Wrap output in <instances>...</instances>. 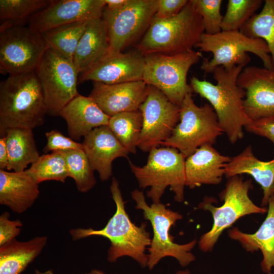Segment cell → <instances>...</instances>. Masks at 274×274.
Masks as SVG:
<instances>
[{
	"label": "cell",
	"mask_w": 274,
	"mask_h": 274,
	"mask_svg": "<svg viewBox=\"0 0 274 274\" xmlns=\"http://www.w3.org/2000/svg\"><path fill=\"white\" fill-rule=\"evenodd\" d=\"M116 211L106 226L100 229L77 228L71 229L70 233L76 241L92 236L108 238L111 245L108 250L107 260L114 263L122 257H129L135 261L142 268L148 264V250L151 242L147 224L140 226L133 223L127 213L125 202L117 180L113 177L110 187Z\"/></svg>",
	"instance_id": "cell-1"
},
{
	"label": "cell",
	"mask_w": 274,
	"mask_h": 274,
	"mask_svg": "<svg viewBox=\"0 0 274 274\" xmlns=\"http://www.w3.org/2000/svg\"><path fill=\"white\" fill-rule=\"evenodd\" d=\"M243 68L239 65L217 67L212 73L216 84L195 77L190 80L193 92L209 102L224 133L232 144L243 138V128L252 122L244 108L245 91L237 84Z\"/></svg>",
	"instance_id": "cell-2"
},
{
	"label": "cell",
	"mask_w": 274,
	"mask_h": 274,
	"mask_svg": "<svg viewBox=\"0 0 274 274\" xmlns=\"http://www.w3.org/2000/svg\"><path fill=\"white\" fill-rule=\"evenodd\" d=\"M47 110L36 72L9 75L0 84V132L11 128L33 129L44 124Z\"/></svg>",
	"instance_id": "cell-3"
},
{
	"label": "cell",
	"mask_w": 274,
	"mask_h": 274,
	"mask_svg": "<svg viewBox=\"0 0 274 274\" xmlns=\"http://www.w3.org/2000/svg\"><path fill=\"white\" fill-rule=\"evenodd\" d=\"M204 32L201 17L189 1L174 16L166 19L154 16L136 48L144 56L177 54L192 50Z\"/></svg>",
	"instance_id": "cell-4"
},
{
	"label": "cell",
	"mask_w": 274,
	"mask_h": 274,
	"mask_svg": "<svg viewBox=\"0 0 274 274\" xmlns=\"http://www.w3.org/2000/svg\"><path fill=\"white\" fill-rule=\"evenodd\" d=\"M131 195L135 202V208L142 211L145 219L150 222L153 229V237L148 249L147 267L153 269L161 260L167 257L174 258L182 267L193 262L195 257L191 251L197 240L179 244L174 242L170 233L171 228L175 226L177 221L182 219L183 216L167 208L161 202L148 205L143 191L135 189Z\"/></svg>",
	"instance_id": "cell-5"
},
{
	"label": "cell",
	"mask_w": 274,
	"mask_h": 274,
	"mask_svg": "<svg viewBox=\"0 0 274 274\" xmlns=\"http://www.w3.org/2000/svg\"><path fill=\"white\" fill-rule=\"evenodd\" d=\"M149 152L147 163L143 166L129 161V167L139 187H150L146 195L153 203L161 202L168 187L174 193L175 200L183 202L186 157L178 149L169 147L156 148Z\"/></svg>",
	"instance_id": "cell-6"
},
{
	"label": "cell",
	"mask_w": 274,
	"mask_h": 274,
	"mask_svg": "<svg viewBox=\"0 0 274 274\" xmlns=\"http://www.w3.org/2000/svg\"><path fill=\"white\" fill-rule=\"evenodd\" d=\"M252 187L251 179L245 180L241 175L234 176L228 179L219 194L223 200L222 206H214L208 197L198 204V209L210 212L213 218L211 229L203 234L198 242L202 252L211 251L223 232L241 217L267 212L265 207L257 206L250 199L249 192Z\"/></svg>",
	"instance_id": "cell-7"
},
{
	"label": "cell",
	"mask_w": 274,
	"mask_h": 274,
	"mask_svg": "<svg viewBox=\"0 0 274 274\" xmlns=\"http://www.w3.org/2000/svg\"><path fill=\"white\" fill-rule=\"evenodd\" d=\"M196 47L200 51L211 52L213 58L204 59L201 69L206 73H213L215 68H226L239 65L243 67L251 61L248 52L257 56L264 67L272 68L269 49L261 39L250 38L240 30L223 31L214 35L204 32Z\"/></svg>",
	"instance_id": "cell-8"
},
{
	"label": "cell",
	"mask_w": 274,
	"mask_h": 274,
	"mask_svg": "<svg viewBox=\"0 0 274 274\" xmlns=\"http://www.w3.org/2000/svg\"><path fill=\"white\" fill-rule=\"evenodd\" d=\"M223 133L211 105L199 107L192 94H189L180 106L179 123L169 138L161 145L176 148L187 158L201 146L213 145Z\"/></svg>",
	"instance_id": "cell-9"
},
{
	"label": "cell",
	"mask_w": 274,
	"mask_h": 274,
	"mask_svg": "<svg viewBox=\"0 0 274 274\" xmlns=\"http://www.w3.org/2000/svg\"><path fill=\"white\" fill-rule=\"evenodd\" d=\"M202 57L200 51L193 50L174 55H145L143 80L160 90L171 102L180 107L186 96L193 92L187 82L189 70Z\"/></svg>",
	"instance_id": "cell-10"
},
{
	"label": "cell",
	"mask_w": 274,
	"mask_h": 274,
	"mask_svg": "<svg viewBox=\"0 0 274 274\" xmlns=\"http://www.w3.org/2000/svg\"><path fill=\"white\" fill-rule=\"evenodd\" d=\"M36 72L43 92L47 114L60 116L65 106L79 94V73L73 60L48 48Z\"/></svg>",
	"instance_id": "cell-11"
},
{
	"label": "cell",
	"mask_w": 274,
	"mask_h": 274,
	"mask_svg": "<svg viewBox=\"0 0 274 274\" xmlns=\"http://www.w3.org/2000/svg\"><path fill=\"white\" fill-rule=\"evenodd\" d=\"M48 48L40 32L27 25L0 32V70L9 75L35 72Z\"/></svg>",
	"instance_id": "cell-12"
},
{
	"label": "cell",
	"mask_w": 274,
	"mask_h": 274,
	"mask_svg": "<svg viewBox=\"0 0 274 274\" xmlns=\"http://www.w3.org/2000/svg\"><path fill=\"white\" fill-rule=\"evenodd\" d=\"M157 0H129L122 8H105V21L110 45V53L121 52L145 33L155 14Z\"/></svg>",
	"instance_id": "cell-13"
},
{
	"label": "cell",
	"mask_w": 274,
	"mask_h": 274,
	"mask_svg": "<svg viewBox=\"0 0 274 274\" xmlns=\"http://www.w3.org/2000/svg\"><path fill=\"white\" fill-rule=\"evenodd\" d=\"M139 110L143 117L138 148L149 152L166 141L180 120V107L157 88L148 85L147 97Z\"/></svg>",
	"instance_id": "cell-14"
},
{
	"label": "cell",
	"mask_w": 274,
	"mask_h": 274,
	"mask_svg": "<svg viewBox=\"0 0 274 274\" xmlns=\"http://www.w3.org/2000/svg\"><path fill=\"white\" fill-rule=\"evenodd\" d=\"M245 91V111L252 121L274 118V69L244 67L237 78Z\"/></svg>",
	"instance_id": "cell-15"
},
{
	"label": "cell",
	"mask_w": 274,
	"mask_h": 274,
	"mask_svg": "<svg viewBox=\"0 0 274 274\" xmlns=\"http://www.w3.org/2000/svg\"><path fill=\"white\" fill-rule=\"evenodd\" d=\"M105 0H52L30 19L28 25L41 33L79 21L102 17Z\"/></svg>",
	"instance_id": "cell-16"
},
{
	"label": "cell",
	"mask_w": 274,
	"mask_h": 274,
	"mask_svg": "<svg viewBox=\"0 0 274 274\" xmlns=\"http://www.w3.org/2000/svg\"><path fill=\"white\" fill-rule=\"evenodd\" d=\"M145 56L138 50L109 53L88 71L81 74L79 82L113 84L143 80Z\"/></svg>",
	"instance_id": "cell-17"
},
{
	"label": "cell",
	"mask_w": 274,
	"mask_h": 274,
	"mask_svg": "<svg viewBox=\"0 0 274 274\" xmlns=\"http://www.w3.org/2000/svg\"><path fill=\"white\" fill-rule=\"evenodd\" d=\"M148 92L143 81L113 84L93 82L89 95L109 117L116 114L139 110Z\"/></svg>",
	"instance_id": "cell-18"
},
{
	"label": "cell",
	"mask_w": 274,
	"mask_h": 274,
	"mask_svg": "<svg viewBox=\"0 0 274 274\" xmlns=\"http://www.w3.org/2000/svg\"><path fill=\"white\" fill-rule=\"evenodd\" d=\"M90 165L102 181L112 176V163L119 157L127 158L129 152L122 145L108 125L93 129L82 143Z\"/></svg>",
	"instance_id": "cell-19"
},
{
	"label": "cell",
	"mask_w": 274,
	"mask_h": 274,
	"mask_svg": "<svg viewBox=\"0 0 274 274\" xmlns=\"http://www.w3.org/2000/svg\"><path fill=\"white\" fill-rule=\"evenodd\" d=\"M230 158L220 154L212 145L199 147L186 158V186L192 189L202 185L220 184L225 176V167Z\"/></svg>",
	"instance_id": "cell-20"
},
{
	"label": "cell",
	"mask_w": 274,
	"mask_h": 274,
	"mask_svg": "<svg viewBox=\"0 0 274 274\" xmlns=\"http://www.w3.org/2000/svg\"><path fill=\"white\" fill-rule=\"evenodd\" d=\"M60 116L66 121L70 138L75 141L95 128L108 125L110 118L91 97L80 94L65 106Z\"/></svg>",
	"instance_id": "cell-21"
},
{
	"label": "cell",
	"mask_w": 274,
	"mask_h": 274,
	"mask_svg": "<svg viewBox=\"0 0 274 274\" xmlns=\"http://www.w3.org/2000/svg\"><path fill=\"white\" fill-rule=\"evenodd\" d=\"M40 194L39 184L26 171L0 169V204L21 214L29 209Z\"/></svg>",
	"instance_id": "cell-22"
},
{
	"label": "cell",
	"mask_w": 274,
	"mask_h": 274,
	"mask_svg": "<svg viewBox=\"0 0 274 274\" xmlns=\"http://www.w3.org/2000/svg\"><path fill=\"white\" fill-rule=\"evenodd\" d=\"M267 215L256 231L247 233L234 227L228 231V236L237 241L249 252L261 251L262 271L268 273L274 267V195L268 200Z\"/></svg>",
	"instance_id": "cell-23"
},
{
	"label": "cell",
	"mask_w": 274,
	"mask_h": 274,
	"mask_svg": "<svg viewBox=\"0 0 274 274\" xmlns=\"http://www.w3.org/2000/svg\"><path fill=\"white\" fill-rule=\"evenodd\" d=\"M242 174L251 176L260 185L263 191L261 207L268 205L269 198L274 195V159L267 161L258 159L249 145L231 157L225 167L227 179Z\"/></svg>",
	"instance_id": "cell-24"
},
{
	"label": "cell",
	"mask_w": 274,
	"mask_h": 274,
	"mask_svg": "<svg viewBox=\"0 0 274 274\" xmlns=\"http://www.w3.org/2000/svg\"><path fill=\"white\" fill-rule=\"evenodd\" d=\"M110 45L106 23L102 18L89 21L73 57L79 74H82L110 53Z\"/></svg>",
	"instance_id": "cell-25"
},
{
	"label": "cell",
	"mask_w": 274,
	"mask_h": 274,
	"mask_svg": "<svg viewBox=\"0 0 274 274\" xmlns=\"http://www.w3.org/2000/svg\"><path fill=\"white\" fill-rule=\"evenodd\" d=\"M46 236L20 242L16 238L0 246V274H20L42 252Z\"/></svg>",
	"instance_id": "cell-26"
},
{
	"label": "cell",
	"mask_w": 274,
	"mask_h": 274,
	"mask_svg": "<svg viewBox=\"0 0 274 274\" xmlns=\"http://www.w3.org/2000/svg\"><path fill=\"white\" fill-rule=\"evenodd\" d=\"M5 135L9 159L7 170L24 172L29 164L31 165L39 158L32 129L11 128L6 131Z\"/></svg>",
	"instance_id": "cell-27"
},
{
	"label": "cell",
	"mask_w": 274,
	"mask_h": 274,
	"mask_svg": "<svg viewBox=\"0 0 274 274\" xmlns=\"http://www.w3.org/2000/svg\"><path fill=\"white\" fill-rule=\"evenodd\" d=\"M52 0H0V32L27 25L32 17L49 5Z\"/></svg>",
	"instance_id": "cell-28"
},
{
	"label": "cell",
	"mask_w": 274,
	"mask_h": 274,
	"mask_svg": "<svg viewBox=\"0 0 274 274\" xmlns=\"http://www.w3.org/2000/svg\"><path fill=\"white\" fill-rule=\"evenodd\" d=\"M142 125L139 110L116 114L110 117L108 125L122 145L133 154L136 152Z\"/></svg>",
	"instance_id": "cell-29"
},
{
	"label": "cell",
	"mask_w": 274,
	"mask_h": 274,
	"mask_svg": "<svg viewBox=\"0 0 274 274\" xmlns=\"http://www.w3.org/2000/svg\"><path fill=\"white\" fill-rule=\"evenodd\" d=\"M88 21L62 25L41 33L49 48L73 60L76 48Z\"/></svg>",
	"instance_id": "cell-30"
},
{
	"label": "cell",
	"mask_w": 274,
	"mask_h": 274,
	"mask_svg": "<svg viewBox=\"0 0 274 274\" xmlns=\"http://www.w3.org/2000/svg\"><path fill=\"white\" fill-rule=\"evenodd\" d=\"M240 31L253 38L263 40L269 51L274 69V0H266L261 11L255 14Z\"/></svg>",
	"instance_id": "cell-31"
},
{
	"label": "cell",
	"mask_w": 274,
	"mask_h": 274,
	"mask_svg": "<svg viewBox=\"0 0 274 274\" xmlns=\"http://www.w3.org/2000/svg\"><path fill=\"white\" fill-rule=\"evenodd\" d=\"M25 171L39 184L50 180L64 183L68 177L66 161L60 152L40 156Z\"/></svg>",
	"instance_id": "cell-32"
},
{
	"label": "cell",
	"mask_w": 274,
	"mask_h": 274,
	"mask_svg": "<svg viewBox=\"0 0 274 274\" xmlns=\"http://www.w3.org/2000/svg\"><path fill=\"white\" fill-rule=\"evenodd\" d=\"M60 152L66 161L68 177L74 180L78 190L85 193L92 189L96 181L94 170L83 149Z\"/></svg>",
	"instance_id": "cell-33"
},
{
	"label": "cell",
	"mask_w": 274,
	"mask_h": 274,
	"mask_svg": "<svg viewBox=\"0 0 274 274\" xmlns=\"http://www.w3.org/2000/svg\"><path fill=\"white\" fill-rule=\"evenodd\" d=\"M262 3L261 0H229L221 24L222 30H240Z\"/></svg>",
	"instance_id": "cell-34"
},
{
	"label": "cell",
	"mask_w": 274,
	"mask_h": 274,
	"mask_svg": "<svg viewBox=\"0 0 274 274\" xmlns=\"http://www.w3.org/2000/svg\"><path fill=\"white\" fill-rule=\"evenodd\" d=\"M201 17L204 32L214 35L222 31L223 16L221 14V0H190Z\"/></svg>",
	"instance_id": "cell-35"
},
{
	"label": "cell",
	"mask_w": 274,
	"mask_h": 274,
	"mask_svg": "<svg viewBox=\"0 0 274 274\" xmlns=\"http://www.w3.org/2000/svg\"><path fill=\"white\" fill-rule=\"evenodd\" d=\"M45 136L47 143L43 149V151L45 153L49 152H63L83 149L82 143L64 135L56 129L46 132Z\"/></svg>",
	"instance_id": "cell-36"
},
{
	"label": "cell",
	"mask_w": 274,
	"mask_h": 274,
	"mask_svg": "<svg viewBox=\"0 0 274 274\" xmlns=\"http://www.w3.org/2000/svg\"><path fill=\"white\" fill-rule=\"evenodd\" d=\"M10 214L5 212L0 216V246L8 243L19 235L22 222L19 220H12Z\"/></svg>",
	"instance_id": "cell-37"
},
{
	"label": "cell",
	"mask_w": 274,
	"mask_h": 274,
	"mask_svg": "<svg viewBox=\"0 0 274 274\" xmlns=\"http://www.w3.org/2000/svg\"><path fill=\"white\" fill-rule=\"evenodd\" d=\"M188 2V0H157L154 17L166 19L174 16L184 8Z\"/></svg>",
	"instance_id": "cell-38"
},
{
	"label": "cell",
	"mask_w": 274,
	"mask_h": 274,
	"mask_svg": "<svg viewBox=\"0 0 274 274\" xmlns=\"http://www.w3.org/2000/svg\"><path fill=\"white\" fill-rule=\"evenodd\" d=\"M245 128L250 133L269 139L274 145V118L252 121Z\"/></svg>",
	"instance_id": "cell-39"
},
{
	"label": "cell",
	"mask_w": 274,
	"mask_h": 274,
	"mask_svg": "<svg viewBox=\"0 0 274 274\" xmlns=\"http://www.w3.org/2000/svg\"><path fill=\"white\" fill-rule=\"evenodd\" d=\"M8 152L6 135L0 138V169L6 170L8 165Z\"/></svg>",
	"instance_id": "cell-40"
},
{
	"label": "cell",
	"mask_w": 274,
	"mask_h": 274,
	"mask_svg": "<svg viewBox=\"0 0 274 274\" xmlns=\"http://www.w3.org/2000/svg\"><path fill=\"white\" fill-rule=\"evenodd\" d=\"M129 0H105V8L110 10H117L123 7Z\"/></svg>",
	"instance_id": "cell-41"
},
{
	"label": "cell",
	"mask_w": 274,
	"mask_h": 274,
	"mask_svg": "<svg viewBox=\"0 0 274 274\" xmlns=\"http://www.w3.org/2000/svg\"><path fill=\"white\" fill-rule=\"evenodd\" d=\"M34 274H54L53 271L51 269L47 270L45 271H41L39 270H36Z\"/></svg>",
	"instance_id": "cell-42"
},
{
	"label": "cell",
	"mask_w": 274,
	"mask_h": 274,
	"mask_svg": "<svg viewBox=\"0 0 274 274\" xmlns=\"http://www.w3.org/2000/svg\"><path fill=\"white\" fill-rule=\"evenodd\" d=\"M85 274H106L104 271L98 269H93L89 272Z\"/></svg>",
	"instance_id": "cell-43"
},
{
	"label": "cell",
	"mask_w": 274,
	"mask_h": 274,
	"mask_svg": "<svg viewBox=\"0 0 274 274\" xmlns=\"http://www.w3.org/2000/svg\"><path fill=\"white\" fill-rule=\"evenodd\" d=\"M176 274H191L189 270L187 269L179 270L176 272Z\"/></svg>",
	"instance_id": "cell-44"
},
{
	"label": "cell",
	"mask_w": 274,
	"mask_h": 274,
	"mask_svg": "<svg viewBox=\"0 0 274 274\" xmlns=\"http://www.w3.org/2000/svg\"><path fill=\"white\" fill-rule=\"evenodd\" d=\"M266 274H273V273H271V272H269V273H266Z\"/></svg>",
	"instance_id": "cell-45"
}]
</instances>
